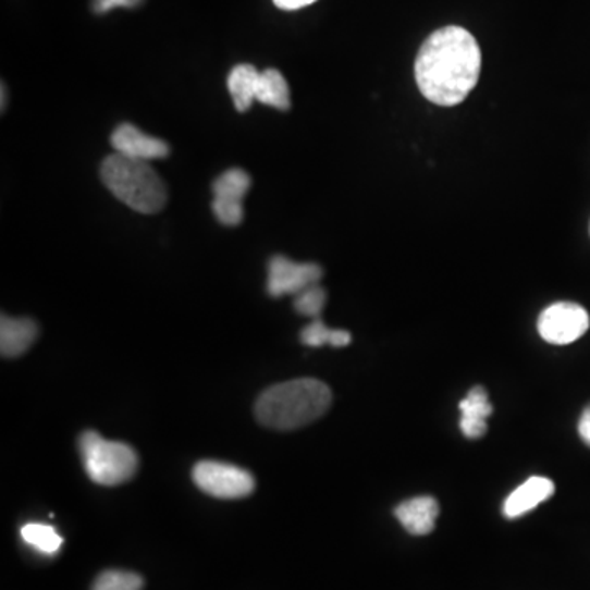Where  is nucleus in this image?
<instances>
[{"mask_svg":"<svg viewBox=\"0 0 590 590\" xmlns=\"http://www.w3.org/2000/svg\"><path fill=\"white\" fill-rule=\"evenodd\" d=\"M482 53L466 28L450 25L433 32L415 60V81L425 99L441 107L462 103L478 84Z\"/></svg>","mask_w":590,"mask_h":590,"instance_id":"f257e3e1","label":"nucleus"},{"mask_svg":"<svg viewBox=\"0 0 590 590\" xmlns=\"http://www.w3.org/2000/svg\"><path fill=\"white\" fill-rule=\"evenodd\" d=\"M332 391L319 379H294L266 389L255 405L259 423L274 430H295L322 417L332 405Z\"/></svg>","mask_w":590,"mask_h":590,"instance_id":"f03ea898","label":"nucleus"},{"mask_svg":"<svg viewBox=\"0 0 590 590\" xmlns=\"http://www.w3.org/2000/svg\"><path fill=\"white\" fill-rule=\"evenodd\" d=\"M100 177L120 202L136 212L150 216L167 206V186L148 161L110 155L102 161Z\"/></svg>","mask_w":590,"mask_h":590,"instance_id":"7ed1b4c3","label":"nucleus"},{"mask_svg":"<svg viewBox=\"0 0 590 590\" xmlns=\"http://www.w3.org/2000/svg\"><path fill=\"white\" fill-rule=\"evenodd\" d=\"M79 452L87 476L99 485L123 484L138 469V456L132 446L106 440L97 431L81 434Z\"/></svg>","mask_w":590,"mask_h":590,"instance_id":"20e7f679","label":"nucleus"},{"mask_svg":"<svg viewBox=\"0 0 590 590\" xmlns=\"http://www.w3.org/2000/svg\"><path fill=\"white\" fill-rule=\"evenodd\" d=\"M197 488L217 499H243L255 491V478L246 469L219 462H200L194 466Z\"/></svg>","mask_w":590,"mask_h":590,"instance_id":"39448f33","label":"nucleus"},{"mask_svg":"<svg viewBox=\"0 0 590 590\" xmlns=\"http://www.w3.org/2000/svg\"><path fill=\"white\" fill-rule=\"evenodd\" d=\"M590 317L579 304L556 303L541 312L538 333L551 345H569L586 335Z\"/></svg>","mask_w":590,"mask_h":590,"instance_id":"423d86ee","label":"nucleus"},{"mask_svg":"<svg viewBox=\"0 0 590 590\" xmlns=\"http://www.w3.org/2000/svg\"><path fill=\"white\" fill-rule=\"evenodd\" d=\"M322 275L323 269L316 262H295L285 256H274L268 265V292L272 297L297 295L319 284Z\"/></svg>","mask_w":590,"mask_h":590,"instance_id":"0eeeda50","label":"nucleus"},{"mask_svg":"<svg viewBox=\"0 0 590 590\" xmlns=\"http://www.w3.org/2000/svg\"><path fill=\"white\" fill-rule=\"evenodd\" d=\"M110 143L115 153L135 160L150 161L163 160L170 155V145L164 139L146 135L132 123H122L116 126L110 136Z\"/></svg>","mask_w":590,"mask_h":590,"instance_id":"6e6552de","label":"nucleus"},{"mask_svg":"<svg viewBox=\"0 0 590 590\" xmlns=\"http://www.w3.org/2000/svg\"><path fill=\"white\" fill-rule=\"evenodd\" d=\"M394 515L408 533L423 537L434 530L440 505L430 495H421L398 504Z\"/></svg>","mask_w":590,"mask_h":590,"instance_id":"1a4fd4ad","label":"nucleus"},{"mask_svg":"<svg viewBox=\"0 0 590 590\" xmlns=\"http://www.w3.org/2000/svg\"><path fill=\"white\" fill-rule=\"evenodd\" d=\"M459 428L469 440H478L488 431V418L491 417L494 407L489 402L488 391L482 385H476L459 402Z\"/></svg>","mask_w":590,"mask_h":590,"instance_id":"9d476101","label":"nucleus"},{"mask_svg":"<svg viewBox=\"0 0 590 590\" xmlns=\"http://www.w3.org/2000/svg\"><path fill=\"white\" fill-rule=\"evenodd\" d=\"M554 494V482L541 476L528 479L524 484L518 485L504 502V515L511 520L524 517L528 512L537 508L538 505L546 502Z\"/></svg>","mask_w":590,"mask_h":590,"instance_id":"9b49d317","label":"nucleus"},{"mask_svg":"<svg viewBox=\"0 0 590 590\" xmlns=\"http://www.w3.org/2000/svg\"><path fill=\"white\" fill-rule=\"evenodd\" d=\"M38 336V325L32 319H12L2 316L0 320V353L4 358L24 355Z\"/></svg>","mask_w":590,"mask_h":590,"instance_id":"f8f14e48","label":"nucleus"},{"mask_svg":"<svg viewBox=\"0 0 590 590\" xmlns=\"http://www.w3.org/2000/svg\"><path fill=\"white\" fill-rule=\"evenodd\" d=\"M259 77L261 73L253 64H236L230 71L226 86L238 112H248L249 107L255 102Z\"/></svg>","mask_w":590,"mask_h":590,"instance_id":"ddd939ff","label":"nucleus"},{"mask_svg":"<svg viewBox=\"0 0 590 590\" xmlns=\"http://www.w3.org/2000/svg\"><path fill=\"white\" fill-rule=\"evenodd\" d=\"M256 100L282 112L291 109V89H288L287 81L278 70L262 71Z\"/></svg>","mask_w":590,"mask_h":590,"instance_id":"4468645a","label":"nucleus"},{"mask_svg":"<svg viewBox=\"0 0 590 590\" xmlns=\"http://www.w3.org/2000/svg\"><path fill=\"white\" fill-rule=\"evenodd\" d=\"M300 342L310 348H320V346H335L343 348L352 343V333L346 330H332L323 323L322 319H314L306 329L300 332Z\"/></svg>","mask_w":590,"mask_h":590,"instance_id":"2eb2a0df","label":"nucleus"},{"mask_svg":"<svg viewBox=\"0 0 590 590\" xmlns=\"http://www.w3.org/2000/svg\"><path fill=\"white\" fill-rule=\"evenodd\" d=\"M21 534L25 543L48 556L57 554L63 546V538L51 525L27 524L22 527Z\"/></svg>","mask_w":590,"mask_h":590,"instance_id":"dca6fc26","label":"nucleus"},{"mask_svg":"<svg viewBox=\"0 0 590 590\" xmlns=\"http://www.w3.org/2000/svg\"><path fill=\"white\" fill-rule=\"evenodd\" d=\"M249 187H251L249 174L245 170H239V168H232V170L225 171V173L217 177L212 190L216 197L243 200L248 194Z\"/></svg>","mask_w":590,"mask_h":590,"instance_id":"f3484780","label":"nucleus"},{"mask_svg":"<svg viewBox=\"0 0 590 590\" xmlns=\"http://www.w3.org/2000/svg\"><path fill=\"white\" fill-rule=\"evenodd\" d=\"M325 303V288L320 287L319 284H314L295 295L294 309L300 316L310 317V319H320V314H322Z\"/></svg>","mask_w":590,"mask_h":590,"instance_id":"a211bd4d","label":"nucleus"},{"mask_svg":"<svg viewBox=\"0 0 590 590\" xmlns=\"http://www.w3.org/2000/svg\"><path fill=\"white\" fill-rule=\"evenodd\" d=\"M142 576L128 570H106L97 576L93 590H142Z\"/></svg>","mask_w":590,"mask_h":590,"instance_id":"6ab92c4d","label":"nucleus"},{"mask_svg":"<svg viewBox=\"0 0 590 590\" xmlns=\"http://www.w3.org/2000/svg\"><path fill=\"white\" fill-rule=\"evenodd\" d=\"M212 210L220 223L226 226H236L245 219L243 200L213 197Z\"/></svg>","mask_w":590,"mask_h":590,"instance_id":"aec40b11","label":"nucleus"},{"mask_svg":"<svg viewBox=\"0 0 590 590\" xmlns=\"http://www.w3.org/2000/svg\"><path fill=\"white\" fill-rule=\"evenodd\" d=\"M143 0H93V11L96 14H107L113 9H135L142 4Z\"/></svg>","mask_w":590,"mask_h":590,"instance_id":"412c9836","label":"nucleus"},{"mask_svg":"<svg viewBox=\"0 0 590 590\" xmlns=\"http://www.w3.org/2000/svg\"><path fill=\"white\" fill-rule=\"evenodd\" d=\"M275 8L281 11H300V9L309 8V5L316 4L317 0H272Z\"/></svg>","mask_w":590,"mask_h":590,"instance_id":"4be33fe9","label":"nucleus"},{"mask_svg":"<svg viewBox=\"0 0 590 590\" xmlns=\"http://www.w3.org/2000/svg\"><path fill=\"white\" fill-rule=\"evenodd\" d=\"M577 430H579V437L582 438L583 443L587 446H590V405H587L583 408L582 415L579 418V425H577Z\"/></svg>","mask_w":590,"mask_h":590,"instance_id":"5701e85b","label":"nucleus"},{"mask_svg":"<svg viewBox=\"0 0 590 590\" xmlns=\"http://www.w3.org/2000/svg\"><path fill=\"white\" fill-rule=\"evenodd\" d=\"M5 93H8V89H5L4 84H2V110L5 109Z\"/></svg>","mask_w":590,"mask_h":590,"instance_id":"b1692460","label":"nucleus"}]
</instances>
